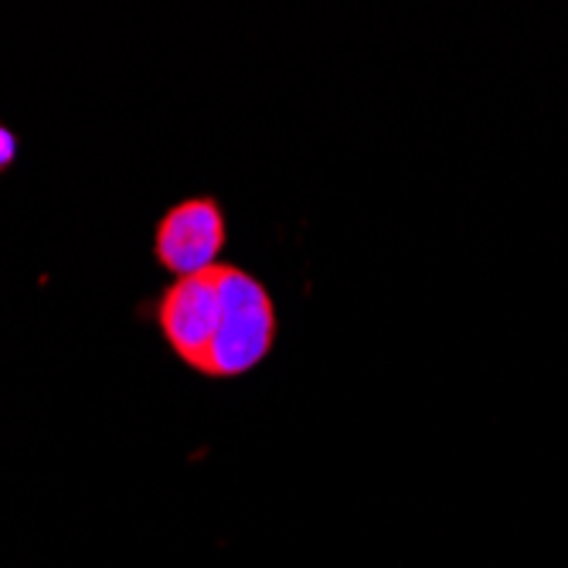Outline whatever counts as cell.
<instances>
[{"label": "cell", "instance_id": "cell-2", "mask_svg": "<svg viewBox=\"0 0 568 568\" xmlns=\"http://www.w3.org/2000/svg\"><path fill=\"white\" fill-rule=\"evenodd\" d=\"M140 317H146L171 354L184 368H197L209 351L219 317H222V263L215 270L191 273L171 280L161 293L140 303Z\"/></svg>", "mask_w": 568, "mask_h": 568}, {"label": "cell", "instance_id": "cell-1", "mask_svg": "<svg viewBox=\"0 0 568 568\" xmlns=\"http://www.w3.org/2000/svg\"><path fill=\"white\" fill-rule=\"evenodd\" d=\"M276 337L280 310L270 286L235 263H222V317L194 375L212 382L245 378L276 351Z\"/></svg>", "mask_w": 568, "mask_h": 568}, {"label": "cell", "instance_id": "cell-3", "mask_svg": "<svg viewBox=\"0 0 568 568\" xmlns=\"http://www.w3.org/2000/svg\"><path fill=\"white\" fill-rule=\"evenodd\" d=\"M225 248H229V212L215 194H187L153 222L150 255L174 280L215 270Z\"/></svg>", "mask_w": 568, "mask_h": 568}, {"label": "cell", "instance_id": "cell-4", "mask_svg": "<svg viewBox=\"0 0 568 568\" xmlns=\"http://www.w3.org/2000/svg\"><path fill=\"white\" fill-rule=\"evenodd\" d=\"M18 161V136L0 123V171H8Z\"/></svg>", "mask_w": 568, "mask_h": 568}]
</instances>
